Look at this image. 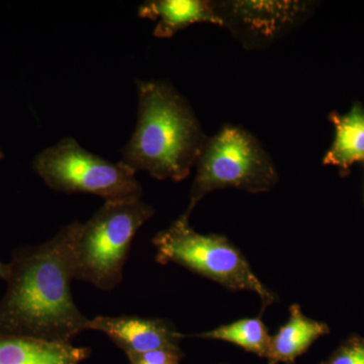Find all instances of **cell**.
<instances>
[{
    "mask_svg": "<svg viewBox=\"0 0 364 364\" xmlns=\"http://www.w3.org/2000/svg\"><path fill=\"white\" fill-rule=\"evenodd\" d=\"M330 119L335 126V138L323 164L347 173L355 163H364V109L356 104L348 114L333 112Z\"/></svg>",
    "mask_w": 364,
    "mask_h": 364,
    "instance_id": "obj_12",
    "label": "cell"
},
{
    "mask_svg": "<svg viewBox=\"0 0 364 364\" xmlns=\"http://www.w3.org/2000/svg\"><path fill=\"white\" fill-rule=\"evenodd\" d=\"M321 364H364V337L355 335L345 340Z\"/></svg>",
    "mask_w": 364,
    "mask_h": 364,
    "instance_id": "obj_14",
    "label": "cell"
},
{
    "mask_svg": "<svg viewBox=\"0 0 364 364\" xmlns=\"http://www.w3.org/2000/svg\"><path fill=\"white\" fill-rule=\"evenodd\" d=\"M136 128L119 162L159 181H183L208 140L202 124L188 100L169 82L136 80Z\"/></svg>",
    "mask_w": 364,
    "mask_h": 364,
    "instance_id": "obj_2",
    "label": "cell"
},
{
    "mask_svg": "<svg viewBox=\"0 0 364 364\" xmlns=\"http://www.w3.org/2000/svg\"><path fill=\"white\" fill-rule=\"evenodd\" d=\"M329 332L326 323L306 317L301 312V306L294 304L289 306V317L286 324L272 336L267 358L268 364H294L314 342Z\"/></svg>",
    "mask_w": 364,
    "mask_h": 364,
    "instance_id": "obj_11",
    "label": "cell"
},
{
    "mask_svg": "<svg viewBox=\"0 0 364 364\" xmlns=\"http://www.w3.org/2000/svg\"><path fill=\"white\" fill-rule=\"evenodd\" d=\"M223 28L246 49L267 48L310 16V1H217Z\"/></svg>",
    "mask_w": 364,
    "mask_h": 364,
    "instance_id": "obj_7",
    "label": "cell"
},
{
    "mask_svg": "<svg viewBox=\"0 0 364 364\" xmlns=\"http://www.w3.org/2000/svg\"><path fill=\"white\" fill-rule=\"evenodd\" d=\"M9 274H11V267H9V263L4 264V263L0 262V279L7 282Z\"/></svg>",
    "mask_w": 364,
    "mask_h": 364,
    "instance_id": "obj_16",
    "label": "cell"
},
{
    "mask_svg": "<svg viewBox=\"0 0 364 364\" xmlns=\"http://www.w3.org/2000/svg\"><path fill=\"white\" fill-rule=\"evenodd\" d=\"M4 152H2L1 148H0V160L4 159Z\"/></svg>",
    "mask_w": 364,
    "mask_h": 364,
    "instance_id": "obj_17",
    "label": "cell"
},
{
    "mask_svg": "<svg viewBox=\"0 0 364 364\" xmlns=\"http://www.w3.org/2000/svg\"><path fill=\"white\" fill-rule=\"evenodd\" d=\"M279 182L272 158L259 141L241 127L225 124L208 138L196 162V176L186 215L208 193L224 188L267 193Z\"/></svg>",
    "mask_w": 364,
    "mask_h": 364,
    "instance_id": "obj_5",
    "label": "cell"
},
{
    "mask_svg": "<svg viewBox=\"0 0 364 364\" xmlns=\"http://www.w3.org/2000/svg\"><path fill=\"white\" fill-rule=\"evenodd\" d=\"M90 353L72 343L0 335V364H80Z\"/></svg>",
    "mask_w": 364,
    "mask_h": 364,
    "instance_id": "obj_10",
    "label": "cell"
},
{
    "mask_svg": "<svg viewBox=\"0 0 364 364\" xmlns=\"http://www.w3.org/2000/svg\"><path fill=\"white\" fill-rule=\"evenodd\" d=\"M82 223L62 227L49 241L14 251L11 274L0 301V335L72 343L90 318L71 293Z\"/></svg>",
    "mask_w": 364,
    "mask_h": 364,
    "instance_id": "obj_1",
    "label": "cell"
},
{
    "mask_svg": "<svg viewBox=\"0 0 364 364\" xmlns=\"http://www.w3.org/2000/svg\"><path fill=\"white\" fill-rule=\"evenodd\" d=\"M154 214V208L141 198L105 202L81 228L75 279L105 291L116 289L123 280L132 242Z\"/></svg>",
    "mask_w": 364,
    "mask_h": 364,
    "instance_id": "obj_3",
    "label": "cell"
},
{
    "mask_svg": "<svg viewBox=\"0 0 364 364\" xmlns=\"http://www.w3.org/2000/svg\"><path fill=\"white\" fill-rule=\"evenodd\" d=\"M152 243L160 264L173 263L231 291H252L259 296L263 309L277 301V296L256 277L245 256L227 237L198 233L186 215L159 232Z\"/></svg>",
    "mask_w": 364,
    "mask_h": 364,
    "instance_id": "obj_4",
    "label": "cell"
},
{
    "mask_svg": "<svg viewBox=\"0 0 364 364\" xmlns=\"http://www.w3.org/2000/svg\"><path fill=\"white\" fill-rule=\"evenodd\" d=\"M184 358L181 347L161 348L129 358L130 364H181Z\"/></svg>",
    "mask_w": 364,
    "mask_h": 364,
    "instance_id": "obj_15",
    "label": "cell"
},
{
    "mask_svg": "<svg viewBox=\"0 0 364 364\" xmlns=\"http://www.w3.org/2000/svg\"><path fill=\"white\" fill-rule=\"evenodd\" d=\"M33 168L57 193H86L105 202L141 198L142 186L136 172L85 149L73 138H64L36 156Z\"/></svg>",
    "mask_w": 364,
    "mask_h": 364,
    "instance_id": "obj_6",
    "label": "cell"
},
{
    "mask_svg": "<svg viewBox=\"0 0 364 364\" xmlns=\"http://www.w3.org/2000/svg\"><path fill=\"white\" fill-rule=\"evenodd\" d=\"M87 330L104 333L128 359L157 349L181 347L184 337L170 321L131 315L97 316L90 318Z\"/></svg>",
    "mask_w": 364,
    "mask_h": 364,
    "instance_id": "obj_8",
    "label": "cell"
},
{
    "mask_svg": "<svg viewBox=\"0 0 364 364\" xmlns=\"http://www.w3.org/2000/svg\"><path fill=\"white\" fill-rule=\"evenodd\" d=\"M196 336L202 339L229 342L263 358H267L272 341V336L259 317L241 318L231 324L200 333Z\"/></svg>",
    "mask_w": 364,
    "mask_h": 364,
    "instance_id": "obj_13",
    "label": "cell"
},
{
    "mask_svg": "<svg viewBox=\"0 0 364 364\" xmlns=\"http://www.w3.org/2000/svg\"><path fill=\"white\" fill-rule=\"evenodd\" d=\"M140 18L156 21L153 35L168 39L195 23L223 26L217 1L210 0H149L138 9Z\"/></svg>",
    "mask_w": 364,
    "mask_h": 364,
    "instance_id": "obj_9",
    "label": "cell"
}]
</instances>
